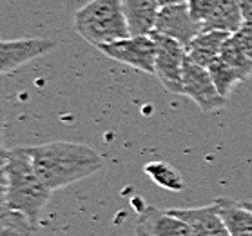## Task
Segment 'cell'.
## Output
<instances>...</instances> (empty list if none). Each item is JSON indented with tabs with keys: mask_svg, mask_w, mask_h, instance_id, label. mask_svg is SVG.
I'll return each instance as SVG.
<instances>
[{
	"mask_svg": "<svg viewBox=\"0 0 252 236\" xmlns=\"http://www.w3.org/2000/svg\"><path fill=\"white\" fill-rule=\"evenodd\" d=\"M26 151L36 174L51 191L76 184L103 166L98 151L76 142H47L26 147Z\"/></svg>",
	"mask_w": 252,
	"mask_h": 236,
	"instance_id": "cell-1",
	"label": "cell"
},
{
	"mask_svg": "<svg viewBox=\"0 0 252 236\" xmlns=\"http://www.w3.org/2000/svg\"><path fill=\"white\" fill-rule=\"evenodd\" d=\"M51 196L36 174L26 147H13L2 155V205L38 222L42 211Z\"/></svg>",
	"mask_w": 252,
	"mask_h": 236,
	"instance_id": "cell-2",
	"label": "cell"
},
{
	"mask_svg": "<svg viewBox=\"0 0 252 236\" xmlns=\"http://www.w3.org/2000/svg\"><path fill=\"white\" fill-rule=\"evenodd\" d=\"M73 20L78 35L96 47L131 36L122 0H91Z\"/></svg>",
	"mask_w": 252,
	"mask_h": 236,
	"instance_id": "cell-3",
	"label": "cell"
},
{
	"mask_svg": "<svg viewBox=\"0 0 252 236\" xmlns=\"http://www.w3.org/2000/svg\"><path fill=\"white\" fill-rule=\"evenodd\" d=\"M151 36L156 44V78L163 84L167 91L184 95V64L187 58V49L184 44L156 31H153Z\"/></svg>",
	"mask_w": 252,
	"mask_h": 236,
	"instance_id": "cell-4",
	"label": "cell"
},
{
	"mask_svg": "<svg viewBox=\"0 0 252 236\" xmlns=\"http://www.w3.org/2000/svg\"><path fill=\"white\" fill-rule=\"evenodd\" d=\"M105 57L113 58L116 62L131 66L134 69L155 75L156 64V44L151 35L127 36L122 40L103 44L98 47Z\"/></svg>",
	"mask_w": 252,
	"mask_h": 236,
	"instance_id": "cell-5",
	"label": "cell"
},
{
	"mask_svg": "<svg viewBox=\"0 0 252 236\" xmlns=\"http://www.w3.org/2000/svg\"><path fill=\"white\" fill-rule=\"evenodd\" d=\"M184 95L189 97L203 113L221 109L227 98L218 91L211 76V71L192 62L189 57L184 64Z\"/></svg>",
	"mask_w": 252,
	"mask_h": 236,
	"instance_id": "cell-6",
	"label": "cell"
},
{
	"mask_svg": "<svg viewBox=\"0 0 252 236\" xmlns=\"http://www.w3.org/2000/svg\"><path fill=\"white\" fill-rule=\"evenodd\" d=\"M155 31L165 36H171L187 47L201 33V24L192 18L189 6H187V0H185V2L160 7Z\"/></svg>",
	"mask_w": 252,
	"mask_h": 236,
	"instance_id": "cell-7",
	"label": "cell"
},
{
	"mask_svg": "<svg viewBox=\"0 0 252 236\" xmlns=\"http://www.w3.org/2000/svg\"><path fill=\"white\" fill-rule=\"evenodd\" d=\"M57 47V42L49 38H17L2 40L0 44V67L2 73H11L20 66L34 58L44 57Z\"/></svg>",
	"mask_w": 252,
	"mask_h": 236,
	"instance_id": "cell-8",
	"label": "cell"
},
{
	"mask_svg": "<svg viewBox=\"0 0 252 236\" xmlns=\"http://www.w3.org/2000/svg\"><path fill=\"white\" fill-rule=\"evenodd\" d=\"M136 236H194L187 222L172 214L169 209L161 211L145 205L136 220Z\"/></svg>",
	"mask_w": 252,
	"mask_h": 236,
	"instance_id": "cell-9",
	"label": "cell"
},
{
	"mask_svg": "<svg viewBox=\"0 0 252 236\" xmlns=\"http://www.w3.org/2000/svg\"><path fill=\"white\" fill-rule=\"evenodd\" d=\"M169 211L187 222L194 236H230L216 202L211 205H203V207L169 209Z\"/></svg>",
	"mask_w": 252,
	"mask_h": 236,
	"instance_id": "cell-10",
	"label": "cell"
},
{
	"mask_svg": "<svg viewBox=\"0 0 252 236\" xmlns=\"http://www.w3.org/2000/svg\"><path fill=\"white\" fill-rule=\"evenodd\" d=\"M131 36L151 35L155 31L160 6L155 0H122Z\"/></svg>",
	"mask_w": 252,
	"mask_h": 236,
	"instance_id": "cell-11",
	"label": "cell"
},
{
	"mask_svg": "<svg viewBox=\"0 0 252 236\" xmlns=\"http://www.w3.org/2000/svg\"><path fill=\"white\" fill-rule=\"evenodd\" d=\"M229 36L230 33H225V31H203L201 29L200 35L185 47L187 57L192 62L200 64L203 67H209L214 60H218Z\"/></svg>",
	"mask_w": 252,
	"mask_h": 236,
	"instance_id": "cell-12",
	"label": "cell"
},
{
	"mask_svg": "<svg viewBox=\"0 0 252 236\" xmlns=\"http://www.w3.org/2000/svg\"><path fill=\"white\" fill-rule=\"evenodd\" d=\"M216 205L230 236H252V209L245 202L218 198Z\"/></svg>",
	"mask_w": 252,
	"mask_h": 236,
	"instance_id": "cell-13",
	"label": "cell"
},
{
	"mask_svg": "<svg viewBox=\"0 0 252 236\" xmlns=\"http://www.w3.org/2000/svg\"><path fill=\"white\" fill-rule=\"evenodd\" d=\"M245 18L241 13L238 0H220L212 15L201 24L203 31H225V33H236L243 26Z\"/></svg>",
	"mask_w": 252,
	"mask_h": 236,
	"instance_id": "cell-14",
	"label": "cell"
},
{
	"mask_svg": "<svg viewBox=\"0 0 252 236\" xmlns=\"http://www.w3.org/2000/svg\"><path fill=\"white\" fill-rule=\"evenodd\" d=\"M0 236H44L38 222L28 214L4 207L0 211Z\"/></svg>",
	"mask_w": 252,
	"mask_h": 236,
	"instance_id": "cell-15",
	"label": "cell"
},
{
	"mask_svg": "<svg viewBox=\"0 0 252 236\" xmlns=\"http://www.w3.org/2000/svg\"><path fill=\"white\" fill-rule=\"evenodd\" d=\"M143 171L155 184L160 185L161 189L174 191V193L184 189V178H182L180 171L167 162H149V164H145Z\"/></svg>",
	"mask_w": 252,
	"mask_h": 236,
	"instance_id": "cell-16",
	"label": "cell"
},
{
	"mask_svg": "<svg viewBox=\"0 0 252 236\" xmlns=\"http://www.w3.org/2000/svg\"><path fill=\"white\" fill-rule=\"evenodd\" d=\"M207 69L211 71L212 80H214V84H216V87H218V91L221 93L225 98L229 97V93L234 89L236 84L243 82L240 73H238L232 66H229V64L225 62L223 58H220V57H218V60H214Z\"/></svg>",
	"mask_w": 252,
	"mask_h": 236,
	"instance_id": "cell-17",
	"label": "cell"
},
{
	"mask_svg": "<svg viewBox=\"0 0 252 236\" xmlns=\"http://www.w3.org/2000/svg\"><path fill=\"white\" fill-rule=\"evenodd\" d=\"M232 40L238 46V49L241 51V55L247 58V62L251 64L252 67V22L245 20L236 33H232Z\"/></svg>",
	"mask_w": 252,
	"mask_h": 236,
	"instance_id": "cell-18",
	"label": "cell"
},
{
	"mask_svg": "<svg viewBox=\"0 0 252 236\" xmlns=\"http://www.w3.org/2000/svg\"><path fill=\"white\" fill-rule=\"evenodd\" d=\"M218 2L220 0H187V6H189V11L196 22L203 24L216 9Z\"/></svg>",
	"mask_w": 252,
	"mask_h": 236,
	"instance_id": "cell-19",
	"label": "cell"
},
{
	"mask_svg": "<svg viewBox=\"0 0 252 236\" xmlns=\"http://www.w3.org/2000/svg\"><path fill=\"white\" fill-rule=\"evenodd\" d=\"M238 4L241 7V13H243V18L252 22V0H238Z\"/></svg>",
	"mask_w": 252,
	"mask_h": 236,
	"instance_id": "cell-20",
	"label": "cell"
},
{
	"mask_svg": "<svg viewBox=\"0 0 252 236\" xmlns=\"http://www.w3.org/2000/svg\"><path fill=\"white\" fill-rule=\"evenodd\" d=\"M155 2L160 7H163V6H171V4H178V2H185V0H155Z\"/></svg>",
	"mask_w": 252,
	"mask_h": 236,
	"instance_id": "cell-21",
	"label": "cell"
},
{
	"mask_svg": "<svg viewBox=\"0 0 252 236\" xmlns=\"http://www.w3.org/2000/svg\"><path fill=\"white\" fill-rule=\"evenodd\" d=\"M245 203H247V205H249V207L252 209V202H245Z\"/></svg>",
	"mask_w": 252,
	"mask_h": 236,
	"instance_id": "cell-22",
	"label": "cell"
}]
</instances>
